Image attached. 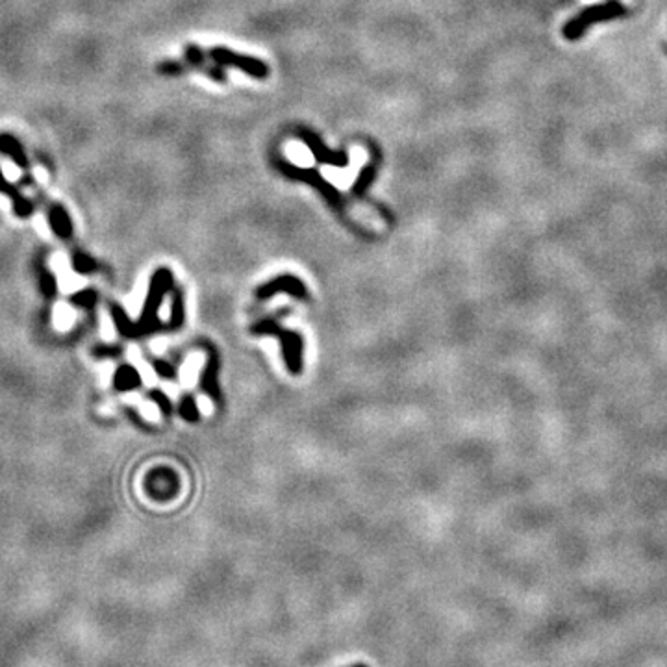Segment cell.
<instances>
[{
	"label": "cell",
	"instance_id": "obj_1",
	"mask_svg": "<svg viewBox=\"0 0 667 667\" xmlns=\"http://www.w3.org/2000/svg\"><path fill=\"white\" fill-rule=\"evenodd\" d=\"M209 58L211 62H215L220 67H239L241 71L252 76V78H266L269 74V67L266 63L256 60V58L243 56V54H236V52L223 49V46H215L209 51Z\"/></svg>",
	"mask_w": 667,
	"mask_h": 667
},
{
	"label": "cell",
	"instance_id": "obj_2",
	"mask_svg": "<svg viewBox=\"0 0 667 667\" xmlns=\"http://www.w3.org/2000/svg\"><path fill=\"white\" fill-rule=\"evenodd\" d=\"M277 167L282 171L284 175H288L289 178L308 182V184H311L313 187H317V189H319V191H321L322 195H324V197L330 200V202L336 204V206L343 204V198H341L340 193L336 191V189H334V187L330 186L327 180H322L321 175H319L317 171L300 169V167H295L293 164H289V162H286V159H278Z\"/></svg>",
	"mask_w": 667,
	"mask_h": 667
},
{
	"label": "cell",
	"instance_id": "obj_3",
	"mask_svg": "<svg viewBox=\"0 0 667 667\" xmlns=\"http://www.w3.org/2000/svg\"><path fill=\"white\" fill-rule=\"evenodd\" d=\"M299 136L300 139L308 145V148H310L311 154H313L317 164L334 165V167H347V165H349V154H347L345 150H341V153L328 150L313 132L306 130V128H299Z\"/></svg>",
	"mask_w": 667,
	"mask_h": 667
},
{
	"label": "cell",
	"instance_id": "obj_4",
	"mask_svg": "<svg viewBox=\"0 0 667 667\" xmlns=\"http://www.w3.org/2000/svg\"><path fill=\"white\" fill-rule=\"evenodd\" d=\"M0 193H4V195H8V197H12L13 211H15L19 217H28V215L34 211V208H32L30 200H26L23 195H19L17 189H15L12 184H8V182L4 180V175H2V171H0Z\"/></svg>",
	"mask_w": 667,
	"mask_h": 667
},
{
	"label": "cell",
	"instance_id": "obj_5",
	"mask_svg": "<svg viewBox=\"0 0 667 667\" xmlns=\"http://www.w3.org/2000/svg\"><path fill=\"white\" fill-rule=\"evenodd\" d=\"M275 291H291V293H297L299 297H304V288L300 286L299 280H295V278L291 277L278 278L275 282L263 286V288L258 291V297H260V299H267V297L275 293Z\"/></svg>",
	"mask_w": 667,
	"mask_h": 667
},
{
	"label": "cell",
	"instance_id": "obj_6",
	"mask_svg": "<svg viewBox=\"0 0 667 667\" xmlns=\"http://www.w3.org/2000/svg\"><path fill=\"white\" fill-rule=\"evenodd\" d=\"M49 219H51V227L52 230L63 239L71 238L73 234V225H71V219H69L67 211L62 208V206H52L51 211H49Z\"/></svg>",
	"mask_w": 667,
	"mask_h": 667
},
{
	"label": "cell",
	"instance_id": "obj_7",
	"mask_svg": "<svg viewBox=\"0 0 667 667\" xmlns=\"http://www.w3.org/2000/svg\"><path fill=\"white\" fill-rule=\"evenodd\" d=\"M0 150L4 154H8L10 158L19 165V167H26L28 165V159L24 156V150L21 147V143L15 139L10 134H0Z\"/></svg>",
	"mask_w": 667,
	"mask_h": 667
},
{
	"label": "cell",
	"instance_id": "obj_8",
	"mask_svg": "<svg viewBox=\"0 0 667 667\" xmlns=\"http://www.w3.org/2000/svg\"><path fill=\"white\" fill-rule=\"evenodd\" d=\"M137 386H139V374L136 373V369L125 365V367H121L117 371V374H115V388L117 390H134Z\"/></svg>",
	"mask_w": 667,
	"mask_h": 667
},
{
	"label": "cell",
	"instance_id": "obj_9",
	"mask_svg": "<svg viewBox=\"0 0 667 667\" xmlns=\"http://www.w3.org/2000/svg\"><path fill=\"white\" fill-rule=\"evenodd\" d=\"M374 175H376V164L369 162L362 169V173H360V178L356 180V184L352 186V193H354L356 197H363V193L367 191V187L371 186Z\"/></svg>",
	"mask_w": 667,
	"mask_h": 667
},
{
	"label": "cell",
	"instance_id": "obj_10",
	"mask_svg": "<svg viewBox=\"0 0 667 667\" xmlns=\"http://www.w3.org/2000/svg\"><path fill=\"white\" fill-rule=\"evenodd\" d=\"M186 60H187V63L189 65H193V67H197V69H202V71H206V60H204V52L198 49L197 45H187L186 46Z\"/></svg>",
	"mask_w": 667,
	"mask_h": 667
},
{
	"label": "cell",
	"instance_id": "obj_11",
	"mask_svg": "<svg viewBox=\"0 0 667 667\" xmlns=\"http://www.w3.org/2000/svg\"><path fill=\"white\" fill-rule=\"evenodd\" d=\"M73 266H74V269H76V271L89 272V271H93V269H95V261L91 260L89 256L82 254V252H76V254L73 256Z\"/></svg>",
	"mask_w": 667,
	"mask_h": 667
},
{
	"label": "cell",
	"instance_id": "obj_12",
	"mask_svg": "<svg viewBox=\"0 0 667 667\" xmlns=\"http://www.w3.org/2000/svg\"><path fill=\"white\" fill-rule=\"evenodd\" d=\"M180 412L187 421H195V419H197V406H195L193 399H189V397L184 399V402L180 404Z\"/></svg>",
	"mask_w": 667,
	"mask_h": 667
},
{
	"label": "cell",
	"instance_id": "obj_13",
	"mask_svg": "<svg viewBox=\"0 0 667 667\" xmlns=\"http://www.w3.org/2000/svg\"><path fill=\"white\" fill-rule=\"evenodd\" d=\"M95 300H96V297H95V293H93V291H82V293L74 295V297H73L74 304L84 306V308H87V306H91V304H95Z\"/></svg>",
	"mask_w": 667,
	"mask_h": 667
},
{
	"label": "cell",
	"instance_id": "obj_14",
	"mask_svg": "<svg viewBox=\"0 0 667 667\" xmlns=\"http://www.w3.org/2000/svg\"><path fill=\"white\" fill-rule=\"evenodd\" d=\"M150 395H153V399H154V401L158 402V404H159V408H162V410H164L165 413H169V412H171V402H169V399H167V397H165V395H162V393H159V391H153V393H150Z\"/></svg>",
	"mask_w": 667,
	"mask_h": 667
},
{
	"label": "cell",
	"instance_id": "obj_15",
	"mask_svg": "<svg viewBox=\"0 0 667 667\" xmlns=\"http://www.w3.org/2000/svg\"><path fill=\"white\" fill-rule=\"evenodd\" d=\"M41 280H43V282H41V288H43V291H45V293H49V295L54 293V289H56V284H54V278H52L51 275H49V272H45V275H43V278H41Z\"/></svg>",
	"mask_w": 667,
	"mask_h": 667
},
{
	"label": "cell",
	"instance_id": "obj_16",
	"mask_svg": "<svg viewBox=\"0 0 667 667\" xmlns=\"http://www.w3.org/2000/svg\"><path fill=\"white\" fill-rule=\"evenodd\" d=\"M182 65L178 62H167V63H164V65H159V71L162 73H167V74H178L182 71Z\"/></svg>",
	"mask_w": 667,
	"mask_h": 667
},
{
	"label": "cell",
	"instance_id": "obj_17",
	"mask_svg": "<svg viewBox=\"0 0 667 667\" xmlns=\"http://www.w3.org/2000/svg\"><path fill=\"white\" fill-rule=\"evenodd\" d=\"M156 371H158L159 376H165V379H173V376H175V369L167 365V363H156Z\"/></svg>",
	"mask_w": 667,
	"mask_h": 667
},
{
	"label": "cell",
	"instance_id": "obj_18",
	"mask_svg": "<svg viewBox=\"0 0 667 667\" xmlns=\"http://www.w3.org/2000/svg\"><path fill=\"white\" fill-rule=\"evenodd\" d=\"M586 2H588V4H597V2H603V0H586ZM621 2H628V4H630L632 0H621Z\"/></svg>",
	"mask_w": 667,
	"mask_h": 667
},
{
	"label": "cell",
	"instance_id": "obj_19",
	"mask_svg": "<svg viewBox=\"0 0 667 667\" xmlns=\"http://www.w3.org/2000/svg\"><path fill=\"white\" fill-rule=\"evenodd\" d=\"M349 667H367L365 664H354V666H349Z\"/></svg>",
	"mask_w": 667,
	"mask_h": 667
}]
</instances>
